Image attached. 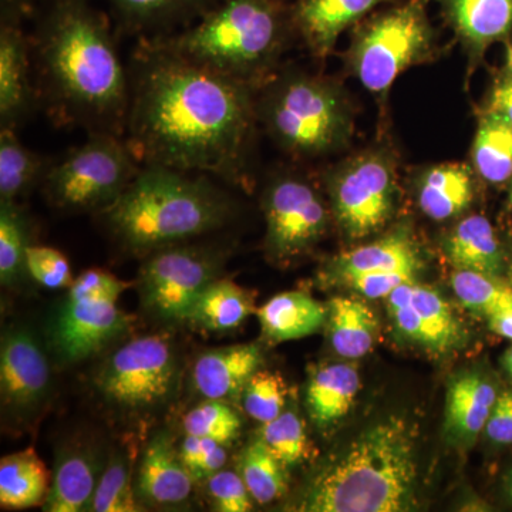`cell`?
<instances>
[{
    "mask_svg": "<svg viewBox=\"0 0 512 512\" xmlns=\"http://www.w3.org/2000/svg\"><path fill=\"white\" fill-rule=\"evenodd\" d=\"M124 141L141 165L248 185L256 93L143 40L134 50Z\"/></svg>",
    "mask_w": 512,
    "mask_h": 512,
    "instance_id": "6da1fadb",
    "label": "cell"
},
{
    "mask_svg": "<svg viewBox=\"0 0 512 512\" xmlns=\"http://www.w3.org/2000/svg\"><path fill=\"white\" fill-rule=\"evenodd\" d=\"M32 47L37 97L57 123L124 137L130 77L89 0H53Z\"/></svg>",
    "mask_w": 512,
    "mask_h": 512,
    "instance_id": "7a4b0ae2",
    "label": "cell"
},
{
    "mask_svg": "<svg viewBox=\"0 0 512 512\" xmlns=\"http://www.w3.org/2000/svg\"><path fill=\"white\" fill-rule=\"evenodd\" d=\"M416 441L409 423L390 416L363 431L299 495L303 512H399L414 505Z\"/></svg>",
    "mask_w": 512,
    "mask_h": 512,
    "instance_id": "3957f363",
    "label": "cell"
},
{
    "mask_svg": "<svg viewBox=\"0 0 512 512\" xmlns=\"http://www.w3.org/2000/svg\"><path fill=\"white\" fill-rule=\"evenodd\" d=\"M232 208L204 175L143 165L104 217L121 244L148 255L224 227Z\"/></svg>",
    "mask_w": 512,
    "mask_h": 512,
    "instance_id": "277c9868",
    "label": "cell"
},
{
    "mask_svg": "<svg viewBox=\"0 0 512 512\" xmlns=\"http://www.w3.org/2000/svg\"><path fill=\"white\" fill-rule=\"evenodd\" d=\"M285 39L278 0H224L192 28L153 40L185 62L259 90L271 79Z\"/></svg>",
    "mask_w": 512,
    "mask_h": 512,
    "instance_id": "5b68a950",
    "label": "cell"
},
{
    "mask_svg": "<svg viewBox=\"0 0 512 512\" xmlns=\"http://www.w3.org/2000/svg\"><path fill=\"white\" fill-rule=\"evenodd\" d=\"M256 113L278 146L292 156H326L348 144V99L335 83L301 72L269 79Z\"/></svg>",
    "mask_w": 512,
    "mask_h": 512,
    "instance_id": "8992f818",
    "label": "cell"
},
{
    "mask_svg": "<svg viewBox=\"0 0 512 512\" xmlns=\"http://www.w3.org/2000/svg\"><path fill=\"white\" fill-rule=\"evenodd\" d=\"M140 170L123 137L96 133L60 163L50 164L42 183L46 197L60 210L106 211Z\"/></svg>",
    "mask_w": 512,
    "mask_h": 512,
    "instance_id": "52a82bcc",
    "label": "cell"
},
{
    "mask_svg": "<svg viewBox=\"0 0 512 512\" xmlns=\"http://www.w3.org/2000/svg\"><path fill=\"white\" fill-rule=\"evenodd\" d=\"M133 286L103 269H89L74 278L50 329L52 348L63 363L73 365L97 355L130 328L133 318L117 303Z\"/></svg>",
    "mask_w": 512,
    "mask_h": 512,
    "instance_id": "ba28073f",
    "label": "cell"
},
{
    "mask_svg": "<svg viewBox=\"0 0 512 512\" xmlns=\"http://www.w3.org/2000/svg\"><path fill=\"white\" fill-rule=\"evenodd\" d=\"M431 46L433 30L423 2L410 0L357 30L350 69L369 92L386 96L400 73L429 56Z\"/></svg>",
    "mask_w": 512,
    "mask_h": 512,
    "instance_id": "9c48e42d",
    "label": "cell"
},
{
    "mask_svg": "<svg viewBox=\"0 0 512 512\" xmlns=\"http://www.w3.org/2000/svg\"><path fill=\"white\" fill-rule=\"evenodd\" d=\"M181 366L173 343L165 336L130 340L101 365L94 384L110 406L123 412H146L170 400Z\"/></svg>",
    "mask_w": 512,
    "mask_h": 512,
    "instance_id": "30bf717a",
    "label": "cell"
},
{
    "mask_svg": "<svg viewBox=\"0 0 512 512\" xmlns=\"http://www.w3.org/2000/svg\"><path fill=\"white\" fill-rule=\"evenodd\" d=\"M184 244L151 252L138 274L141 305L163 322H187L198 296L220 278L224 265V249Z\"/></svg>",
    "mask_w": 512,
    "mask_h": 512,
    "instance_id": "8fae6325",
    "label": "cell"
},
{
    "mask_svg": "<svg viewBox=\"0 0 512 512\" xmlns=\"http://www.w3.org/2000/svg\"><path fill=\"white\" fill-rule=\"evenodd\" d=\"M333 211L349 238L369 237L389 222L396 204L392 158L369 151L343 161L328 177Z\"/></svg>",
    "mask_w": 512,
    "mask_h": 512,
    "instance_id": "7c38bea8",
    "label": "cell"
},
{
    "mask_svg": "<svg viewBox=\"0 0 512 512\" xmlns=\"http://www.w3.org/2000/svg\"><path fill=\"white\" fill-rule=\"evenodd\" d=\"M266 249L289 261L315 247L325 235L329 214L319 192L296 175L276 177L264 194Z\"/></svg>",
    "mask_w": 512,
    "mask_h": 512,
    "instance_id": "4fadbf2b",
    "label": "cell"
},
{
    "mask_svg": "<svg viewBox=\"0 0 512 512\" xmlns=\"http://www.w3.org/2000/svg\"><path fill=\"white\" fill-rule=\"evenodd\" d=\"M52 389V369L45 350L28 328L13 326L0 345V393L6 414L29 421L40 412Z\"/></svg>",
    "mask_w": 512,
    "mask_h": 512,
    "instance_id": "5bb4252c",
    "label": "cell"
},
{
    "mask_svg": "<svg viewBox=\"0 0 512 512\" xmlns=\"http://www.w3.org/2000/svg\"><path fill=\"white\" fill-rule=\"evenodd\" d=\"M386 299L397 332L410 342L437 353L463 346V326L446 299L434 289L409 282L394 289Z\"/></svg>",
    "mask_w": 512,
    "mask_h": 512,
    "instance_id": "9a60e30c",
    "label": "cell"
},
{
    "mask_svg": "<svg viewBox=\"0 0 512 512\" xmlns=\"http://www.w3.org/2000/svg\"><path fill=\"white\" fill-rule=\"evenodd\" d=\"M194 481L171 434H156L147 444L138 468V500L151 507H177L191 497Z\"/></svg>",
    "mask_w": 512,
    "mask_h": 512,
    "instance_id": "2e32d148",
    "label": "cell"
},
{
    "mask_svg": "<svg viewBox=\"0 0 512 512\" xmlns=\"http://www.w3.org/2000/svg\"><path fill=\"white\" fill-rule=\"evenodd\" d=\"M36 86L30 79L29 42L15 20L0 30V121L2 128L22 123L36 106Z\"/></svg>",
    "mask_w": 512,
    "mask_h": 512,
    "instance_id": "e0dca14e",
    "label": "cell"
},
{
    "mask_svg": "<svg viewBox=\"0 0 512 512\" xmlns=\"http://www.w3.org/2000/svg\"><path fill=\"white\" fill-rule=\"evenodd\" d=\"M448 25L466 47L471 70L485 50L512 30V0H437Z\"/></svg>",
    "mask_w": 512,
    "mask_h": 512,
    "instance_id": "ac0fdd59",
    "label": "cell"
},
{
    "mask_svg": "<svg viewBox=\"0 0 512 512\" xmlns=\"http://www.w3.org/2000/svg\"><path fill=\"white\" fill-rule=\"evenodd\" d=\"M261 365V348L255 343L211 349L195 360L192 383L204 399L225 402L242 393Z\"/></svg>",
    "mask_w": 512,
    "mask_h": 512,
    "instance_id": "d6986e66",
    "label": "cell"
},
{
    "mask_svg": "<svg viewBox=\"0 0 512 512\" xmlns=\"http://www.w3.org/2000/svg\"><path fill=\"white\" fill-rule=\"evenodd\" d=\"M103 470L99 453L87 444L73 443L60 448L52 485L43 505L45 511H89Z\"/></svg>",
    "mask_w": 512,
    "mask_h": 512,
    "instance_id": "ffe728a7",
    "label": "cell"
},
{
    "mask_svg": "<svg viewBox=\"0 0 512 512\" xmlns=\"http://www.w3.org/2000/svg\"><path fill=\"white\" fill-rule=\"evenodd\" d=\"M387 0H299L292 20L313 55L326 57L348 26Z\"/></svg>",
    "mask_w": 512,
    "mask_h": 512,
    "instance_id": "44dd1931",
    "label": "cell"
},
{
    "mask_svg": "<svg viewBox=\"0 0 512 512\" xmlns=\"http://www.w3.org/2000/svg\"><path fill=\"white\" fill-rule=\"evenodd\" d=\"M497 390L483 373H461L451 380L446 400V431L460 443L476 440L497 402Z\"/></svg>",
    "mask_w": 512,
    "mask_h": 512,
    "instance_id": "7402d4cb",
    "label": "cell"
},
{
    "mask_svg": "<svg viewBox=\"0 0 512 512\" xmlns=\"http://www.w3.org/2000/svg\"><path fill=\"white\" fill-rule=\"evenodd\" d=\"M360 389L356 366L329 363L313 367L306 384V407L319 429H328L348 414Z\"/></svg>",
    "mask_w": 512,
    "mask_h": 512,
    "instance_id": "603a6c76",
    "label": "cell"
},
{
    "mask_svg": "<svg viewBox=\"0 0 512 512\" xmlns=\"http://www.w3.org/2000/svg\"><path fill=\"white\" fill-rule=\"evenodd\" d=\"M265 339L289 342L319 332L328 320V308L305 292H284L256 311Z\"/></svg>",
    "mask_w": 512,
    "mask_h": 512,
    "instance_id": "cb8c5ba5",
    "label": "cell"
},
{
    "mask_svg": "<svg viewBox=\"0 0 512 512\" xmlns=\"http://www.w3.org/2000/svg\"><path fill=\"white\" fill-rule=\"evenodd\" d=\"M420 266L419 247L407 232L399 231L340 255L329 269L340 279L366 272L406 271L416 274Z\"/></svg>",
    "mask_w": 512,
    "mask_h": 512,
    "instance_id": "d4e9b609",
    "label": "cell"
},
{
    "mask_svg": "<svg viewBox=\"0 0 512 512\" xmlns=\"http://www.w3.org/2000/svg\"><path fill=\"white\" fill-rule=\"evenodd\" d=\"M444 252L448 261L463 271L498 275L503 269L500 241L495 237L491 222L481 215L464 218L448 235Z\"/></svg>",
    "mask_w": 512,
    "mask_h": 512,
    "instance_id": "484cf974",
    "label": "cell"
},
{
    "mask_svg": "<svg viewBox=\"0 0 512 512\" xmlns=\"http://www.w3.org/2000/svg\"><path fill=\"white\" fill-rule=\"evenodd\" d=\"M49 483V471L33 448H25L0 460V505L3 510H28L45 505Z\"/></svg>",
    "mask_w": 512,
    "mask_h": 512,
    "instance_id": "4316f807",
    "label": "cell"
},
{
    "mask_svg": "<svg viewBox=\"0 0 512 512\" xmlns=\"http://www.w3.org/2000/svg\"><path fill=\"white\" fill-rule=\"evenodd\" d=\"M379 323L367 303L348 296H336L329 303L330 345L339 356L359 359L375 346Z\"/></svg>",
    "mask_w": 512,
    "mask_h": 512,
    "instance_id": "83f0119b",
    "label": "cell"
},
{
    "mask_svg": "<svg viewBox=\"0 0 512 512\" xmlns=\"http://www.w3.org/2000/svg\"><path fill=\"white\" fill-rule=\"evenodd\" d=\"M254 312V299L247 289L218 278L198 296L187 322L207 332H228L239 328Z\"/></svg>",
    "mask_w": 512,
    "mask_h": 512,
    "instance_id": "f1b7e54d",
    "label": "cell"
},
{
    "mask_svg": "<svg viewBox=\"0 0 512 512\" xmlns=\"http://www.w3.org/2000/svg\"><path fill=\"white\" fill-rule=\"evenodd\" d=\"M473 200V178L466 165L444 164L430 168L421 177V211L434 221H446L461 214Z\"/></svg>",
    "mask_w": 512,
    "mask_h": 512,
    "instance_id": "f546056e",
    "label": "cell"
},
{
    "mask_svg": "<svg viewBox=\"0 0 512 512\" xmlns=\"http://www.w3.org/2000/svg\"><path fill=\"white\" fill-rule=\"evenodd\" d=\"M45 158L20 143L13 128L0 133V201L18 202L23 194L45 177Z\"/></svg>",
    "mask_w": 512,
    "mask_h": 512,
    "instance_id": "4dcf8cb0",
    "label": "cell"
},
{
    "mask_svg": "<svg viewBox=\"0 0 512 512\" xmlns=\"http://www.w3.org/2000/svg\"><path fill=\"white\" fill-rule=\"evenodd\" d=\"M473 157L478 174L485 181H507L512 175V124L488 111L478 126Z\"/></svg>",
    "mask_w": 512,
    "mask_h": 512,
    "instance_id": "1f68e13d",
    "label": "cell"
},
{
    "mask_svg": "<svg viewBox=\"0 0 512 512\" xmlns=\"http://www.w3.org/2000/svg\"><path fill=\"white\" fill-rule=\"evenodd\" d=\"M285 464L256 437L238 458V473L255 503L265 505L279 500L286 491Z\"/></svg>",
    "mask_w": 512,
    "mask_h": 512,
    "instance_id": "d6a6232c",
    "label": "cell"
},
{
    "mask_svg": "<svg viewBox=\"0 0 512 512\" xmlns=\"http://www.w3.org/2000/svg\"><path fill=\"white\" fill-rule=\"evenodd\" d=\"M130 30H148L210 10L218 0H111Z\"/></svg>",
    "mask_w": 512,
    "mask_h": 512,
    "instance_id": "836d02e7",
    "label": "cell"
},
{
    "mask_svg": "<svg viewBox=\"0 0 512 512\" xmlns=\"http://www.w3.org/2000/svg\"><path fill=\"white\" fill-rule=\"evenodd\" d=\"M28 218L18 202L0 201V281L12 286L22 278L28 251Z\"/></svg>",
    "mask_w": 512,
    "mask_h": 512,
    "instance_id": "e575fe53",
    "label": "cell"
},
{
    "mask_svg": "<svg viewBox=\"0 0 512 512\" xmlns=\"http://www.w3.org/2000/svg\"><path fill=\"white\" fill-rule=\"evenodd\" d=\"M451 284L458 301L468 311L484 318L512 303L511 286L498 279L497 275L457 269Z\"/></svg>",
    "mask_w": 512,
    "mask_h": 512,
    "instance_id": "d590c367",
    "label": "cell"
},
{
    "mask_svg": "<svg viewBox=\"0 0 512 512\" xmlns=\"http://www.w3.org/2000/svg\"><path fill=\"white\" fill-rule=\"evenodd\" d=\"M141 510L143 508L138 503L136 490L131 485L127 458L121 453L114 454L109 463L104 466L89 511L136 512Z\"/></svg>",
    "mask_w": 512,
    "mask_h": 512,
    "instance_id": "8d00e7d4",
    "label": "cell"
},
{
    "mask_svg": "<svg viewBox=\"0 0 512 512\" xmlns=\"http://www.w3.org/2000/svg\"><path fill=\"white\" fill-rule=\"evenodd\" d=\"M185 434L227 444L237 440L242 429L239 414L222 400H207L194 407L183 420Z\"/></svg>",
    "mask_w": 512,
    "mask_h": 512,
    "instance_id": "74e56055",
    "label": "cell"
},
{
    "mask_svg": "<svg viewBox=\"0 0 512 512\" xmlns=\"http://www.w3.org/2000/svg\"><path fill=\"white\" fill-rule=\"evenodd\" d=\"M241 394L245 412L259 423H268L285 412L288 390L279 373L258 370Z\"/></svg>",
    "mask_w": 512,
    "mask_h": 512,
    "instance_id": "f35d334b",
    "label": "cell"
},
{
    "mask_svg": "<svg viewBox=\"0 0 512 512\" xmlns=\"http://www.w3.org/2000/svg\"><path fill=\"white\" fill-rule=\"evenodd\" d=\"M258 437L285 466L299 463L308 451L305 424L291 410H286L276 419L262 424Z\"/></svg>",
    "mask_w": 512,
    "mask_h": 512,
    "instance_id": "ab89813d",
    "label": "cell"
},
{
    "mask_svg": "<svg viewBox=\"0 0 512 512\" xmlns=\"http://www.w3.org/2000/svg\"><path fill=\"white\" fill-rule=\"evenodd\" d=\"M25 269L37 285L50 291L69 289L74 281L66 256L45 245H29L25 256Z\"/></svg>",
    "mask_w": 512,
    "mask_h": 512,
    "instance_id": "60d3db41",
    "label": "cell"
},
{
    "mask_svg": "<svg viewBox=\"0 0 512 512\" xmlns=\"http://www.w3.org/2000/svg\"><path fill=\"white\" fill-rule=\"evenodd\" d=\"M205 487L215 511L247 512L254 507V498L237 471L222 468L205 480Z\"/></svg>",
    "mask_w": 512,
    "mask_h": 512,
    "instance_id": "b9f144b4",
    "label": "cell"
},
{
    "mask_svg": "<svg viewBox=\"0 0 512 512\" xmlns=\"http://www.w3.org/2000/svg\"><path fill=\"white\" fill-rule=\"evenodd\" d=\"M340 279L366 298L379 299L387 298L399 286L416 282L414 281L416 274L406 271L366 272V274L349 275Z\"/></svg>",
    "mask_w": 512,
    "mask_h": 512,
    "instance_id": "7bdbcfd3",
    "label": "cell"
},
{
    "mask_svg": "<svg viewBox=\"0 0 512 512\" xmlns=\"http://www.w3.org/2000/svg\"><path fill=\"white\" fill-rule=\"evenodd\" d=\"M485 434L497 444H512V390L498 394Z\"/></svg>",
    "mask_w": 512,
    "mask_h": 512,
    "instance_id": "ee69618b",
    "label": "cell"
},
{
    "mask_svg": "<svg viewBox=\"0 0 512 512\" xmlns=\"http://www.w3.org/2000/svg\"><path fill=\"white\" fill-rule=\"evenodd\" d=\"M490 111L512 124V77L495 84L491 94Z\"/></svg>",
    "mask_w": 512,
    "mask_h": 512,
    "instance_id": "f6af8a7d",
    "label": "cell"
},
{
    "mask_svg": "<svg viewBox=\"0 0 512 512\" xmlns=\"http://www.w3.org/2000/svg\"><path fill=\"white\" fill-rule=\"evenodd\" d=\"M487 320L495 335L512 340V303L491 313Z\"/></svg>",
    "mask_w": 512,
    "mask_h": 512,
    "instance_id": "bcb514c9",
    "label": "cell"
},
{
    "mask_svg": "<svg viewBox=\"0 0 512 512\" xmlns=\"http://www.w3.org/2000/svg\"><path fill=\"white\" fill-rule=\"evenodd\" d=\"M30 2L32 0H2L3 8H6V15H8L6 20L18 22L19 16L28 10Z\"/></svg>",
    "mask_w": 512,
    "mask_h": 512,
    "instance_id": "7dc6e473",
    "label": "cell"
},
{
    "mask_svg": "<svg viewBox=\"0 0 512 512\" xmlns=\"http://www.w3.org/2000/svg\"><path fill=\"white\" fill-rule=\"evenodd\" d=\"M504 365L507 367L508 373H510L512 377V348L505 353L504 356Z\"/></svg>",
    "mask_w": 512,
    "mask_h": 512,
    "instance_id": "c3c4849f",
    "label": "cell"
},
{
    "mask_svg": "<svg viewBox=\"0 0 512 512\" xmlns=\"http://www.w3.org/2000/svg\"><path fill=\"white\" fill-rule=\"evenodd\" d=\"M505 491H507L508 498L512 501V470L505 478Z\"/></svg>",
    "mask_w": 512,
    "mask_h": 512,
    "instance_id": "681fc988",
    "label": "cell"
},
{
    "mask_svg": "<svg viewBox=\"0 0 512 512\" xmlns=\"http://www.w3.org/2000/svg\"><path fill=\"white\" fill-rule=\"evenodd\" d=\"M508 67H510L512 73V47L510 49V53H508Z\"/></svg>",
    "mask_w": 512,
    "mask_h": 512,
    "instance_id": "f907efd6",
    "label": "cell"
},
{
    "mask_svg": "<svg viewBox=\"0 0 512 512\" xmlns=\"http://www.w3.org/2000/svg\"><path fill=\"white\" fill-rule=\"evenodd\" d=\"M511 202H512V191H511Z\"/></svg>",
    "mask_w": 512,
    "mask_h": 512,
    "instance_id": "816d5d0a",
    "label": "cell"
}]
</instances>
